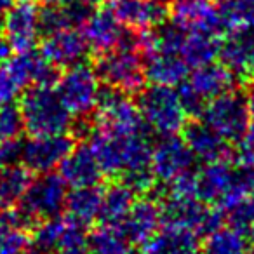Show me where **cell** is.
<instances>
[{"mask_svg": "<svg viewBox=\"0 0 254 254\" xmlns=\"http://www.w3.org/2000/svg\"><path fill=\"white\" fill-rule=\"evenodd\" d=\"M197 176V198L214 205L221 212L251 197L254 173L240 166H233L228 157L205 162Z\"/></svg>", "mask_w": 254, "mask_h": 254, "instance_id": "cell-1", "label": "cell"}, {"mask_svg": "<svg viewBox=\"0 0 254 254\" xmlns=\"http://www.w3.org/2000/svg\"><path fill=\"white\" fill-rule=\"evenodd\" d=\"M96 73L106 87L126 94H138L146 84L145 60L139 49V32L127 28L119 47L99 54Z\"/></svg>", "mask_w": 254, "mask_h": 254, "instance_id": "cell-2", "label": "cell"}, {"mask_svg": "<svg viewBox=\"0 0 254 254\" xmlns=\"http://www.w3.org/2000/svg\"><path fill=\"white\" fill-rule=\"evenodd\" d=\"M23 129L30 136L61 134L73 127V115L54 85H32L19 98Z\"/></svg>", "mask_w": 254, "mask_h": 254, "instance_id": "cell-3", "label": "cell"}, {"mask_svg": "<svg viewBox=\"0 0 254 254\" xmlns=\"http://www.w3.org/2000/svg\"><path fill=\"white\" fill-rule=\"evenodd\" d=\"M56 68L35 51H23L0 63V105H12L32 85H53Z\"/></svg>", "mask_w": 254, "mask_h": 254, "instance_id": "cell-4", "label": "cell"}, {"mask_svg": "<svg viewBox=\"0 0 254 254\" xmlns=\"http://www.w3.org/2000/svg\"><path fill=\"white\" fill-rule=\"evenodd\" d=\"M138 108L145 127L159 136H173L187 126V112L176 87L152 84L138 92Z\"/></svg>", "mask_w": 254, "mask_h": 254, "instance_id": "cell-5", "label": "cell"}, {"mask_svg": "<svg viewBox=\"0 0 254 254\" xmlns=\"http://www.w3.org/2000/svg\"><path fill=\"white\" fill-rule=\"evenodd\" d=\"M237 78L223 63H207L193 68L185 82L178 85V94L187 115H200L204 106L216 96L232 91Z\"/></svg>", "mask_w": 254, "mask_h": 254, "instance_id": "cell-6", "label": "cell"}, {"mask_svg": "<svg viewBox=\"0 0 254 254\" xmlns=\"http://www.w3.org/2000/svg\"><path fill=\"white\" fill-rule=\"evenodd\" d=\"M56 91L60 92L61 99L71 115L85 119L98 106L103 91L101 78L89 64H75V66L66 68V71L58 78Z\"/></svg>", "mask_w": 254, "mask_h": 254, "instance_id": "cell-7", "label": "cell"}, {"mask_svg": "<svg viewBox=\"0 0 254 254\" xmlns=\"http://www.w3.org/2000/svg\"><path fill=\"white\" fill-rule=\"evenodd\" d=\"M164 225H174L191 230L197 235H205L223 225V212L214 205L193 197H174L167 195L160 202Z\"/></svg>", "mask_w": 254, "mask_h": 254, "instance_id": "cell-8", "label": "cell"}, {"mask_svg": "<svg viewBox=\"0 0 254 254\" xmlns=\"http://www.w3.org/2000/svg\"><path fill=\"white\" fill-rule=\"evenodd\" d=\"M200 117L202 122L214 129L226 141H237L251 124L246 98L233 89L211 99L204 106Z\"/></svg>", "mask_w": 254, "mask_h": 254, "instance_id": "cell-9", "label": "cell"}, {"mask_svg": "<svg viewBox=\"0 0 254 254\" xmlns=\"http://www.w3.org/2000/svg\"><path fill=\"white\" fill-rule=\"evenodd\" d=\"M96 126L115 134H134L145 131L139 108L126 92L106 87L96 106Z\"/></svg>", "mask_w": 254, "mask_h": 254, "instance_id": "cell-10", "label": "cell"}, {"mask_svg": "<svg viewBox=\"0 0 254 254\" xmlns=\"http://www.w3.org/2000/svg\"><path fill=\"white\" fill-rule=\"evenodd\" d=\"M68 185L60 174L46 173L37 180H32L19 207L35 221L61 216L66 205Z\"/></svg>", "mask_w": 254, "mask_h": 254, "instance_id": "cell-11", "label": "cell"}, {"mask_svg": "<svg viewBox=\"0 0 254 254\" xmlns=\"http://www.w3.org/2000/svg\"><path fill=\"white\" fill-rule=\"evenodd\" d=\"M73 148L75 139L66 132L30 136L26 141H23L21 164L30 173H53L56 167L61 166V162Z\"/></svg>", "mask_w": 254, "mask_h": 254, "instance_id": "cell-12", "label": "cell"}, {"mask_svg": "<svg viewBox=\"0 0 254 254\" xmlns=\"http://www.w3.org/2000/svg\"><path fill=\"white\" fill-rule=\"evenodd\" d=\"M2 37L14 53L32 51L42 35L40 11L33 2L11 5L2 18Z\"/></svg>", "mask_w": 254, "mask_h": 254, "instance_id": "cell-13", "label": "cell"}, {"mask_svg": "<svg viewBox=\"0 0 254 254\" xmlns=\"http://www.w3.org/2000/svg\"><path fill=\"white\" fill-rule=\"evenodd\" d=\"M171 23L187 33H225L219 7L211 0H173Z\"/></svg>", "mask_w": 254, "mask_h": 254, "instance_id": "cell-14", "label": "cell"}, {"mask_svg": "<svg viewBox=\"0 0 254 254\" xmlns=\"http://www.w3.org/2000/svg\"><path fill=\"white\" fill-rule=\"evenodd\" d=\"M193 155L183 138L178 134L160 136V139L152 145V173L155 181L171 183L187 171H191Z\"/></svg>", "mask_w": 254, "mask_h": 254, "instance_id": "cell-15", "label": "cell"}, {"mask_svg": "<svg viewBox=\"0 0 254 254\" xmlns=\"http://www.w3.org/2000/svg\"><path fill=\"white\" fill-rule=\"evenodd\" d=\"M40 54L54 68H66L84 63L89 54V46L78 28L58 30L46 33L40 42Z\"/></svg>", "mask_w": 254, "mask_h": 254, "instance_id": "cell-16", "label": "cell"}, {"mask_svg": "<svg viewBox=\"0 0 254 254\" xmlns=\"http://www.w3.org/2000/svg\"><path fill=\"white\" fill-rule=\"evenodd\" d=\"M108 9L126 28L136 32L159 28L169 14L164 0H110Z\"/></svg>", "mask_w": 254, "mask_h": 254, "instance_id": "cell-17", "label": "cell"}, {"mask_svg": "<svg viewBox=\"0 0 254 254\" xmlns=\"http://www.w3.org/2000/svg\"><path fill=\"white\" fill-rule=\"evenodd\" d=\"M126 26L113 16L110 9L91 11V14L85 18L80 26L89 51L96 53L98 56L119 47L126 37Z\"/></svg>", "mask_w": 254, "mask_h": 254, "instance_id": "cell-18", "label": "cell"}, {"mask_svg": "<svg viewBox=\"0 0 254 254\" xmlns=\"http://www.w3.org/2000/svg\"><path fill=\"white\" fill-rule=\"evenodd\" d=\"M218 58L235 78H251L254 75V33L249 28L226 32L219 42Z\"/></svg>", "mask_w": 254, "mask_h": 254, "instance_id": "cell-19", "label": "cell"}, {"mask_svg": "<svg viewBox=\"0 0 254 254\" xmlns=\"http://www.w3.org/2000/svg\"><path fill=\"white\" fill-rule=\"evenodd\" d=\"M160 225H162L160 204H157L150 197L136 200L131 211L119 223L122 232L134 246H139V244L143 246L160 228Z\"/></svg>", "mask_w": 254, "mask_h": 254, "instance_id": "cell-20", "label": "cell"}, {"mask_svg": "<svg viewBox=\"0 0 254 254\" xmlns=\"http://www.w3.org/2000/svg\"><path fill=\"white\" fill-rule=\"evenodd\" d=\"M143 60H145L146 80L152 84L178 87L190 73L188 63L178 53L153 49L143 54Z\"/></svg>", "mask_w": 254, "mask_h": 254, "instance_id": "cell-21", "label": "cell"}, {"mask_svg": "<svg viewBox=\"0 0 254 254\" xmlns=\"http://www.w3.org/2000/svg\"><path fill=\"white\" fill-rule=\"evenodd\" d=\"M60 176L71 188L92 187L101 181V169L89 145L75 146L60 166Z\"/></svg>", "mask_w": 254, "mask_h": 254, "instance_id": "cell-22", "label": "cell"}, {"mask_svg": "<svg viewBox=\"0 0 254 254\" xmlns=\"http://www.w3.org/2000/svg\"><path fill=\"white\" fill-rule=\"evenodd\" d=\"M145 254H200V239L191 230L164 225L145 244Z\"/></svg>", "mask_w": 254, "mask_h": 254, "instance_id": "cell-23", "label": "cell"}, {"mask_svg": "<svg viewBox=\"0 0 254 254\" xmlns=\"http://www.w3.org/2000/svg\"><path fill=\"white\" fill-rule=\"evenodd\" d=\"M183 139L193 159L202 160L204 164L228 157V145H226L228 141L202 120L185 126Z\"/></svg>", "mask_w": 254, "mask_h": 254, "instance_id": "cell-24", "label": "cell"}, {"mask_svg": "<svg viewBox=\"0 0 254 254\" xmlns=\"http://www.w3.org/2000/svg\"><path fill=\"white\" fill-rule=\"evenodd\" d=\"M101 200L103 188H99L98 185L73 188L71 191H68L64 211H66L68 218L71 221L78 223L82 226H89L99 219Z\"/></svg>", "mask_w": 254, "mask_h": 254, "instance_id": "cell-25", "label": "cell"}, {"mask_svg": "<svg viewBox=\"0 0 254 254\" xmlns=\"http://www.w3.org/2000/svg\"><path fill=\"white\" fill-rule=\"evenodd\" d=\"M91 11V5L82 0H71L63 5H46V9L40 11V28L44 35L58 30L80 28Z\"/></svg>", "mask_w": 254, "mask_h": 254, "instance_id": "cell-26", "label": "cell"}, {"mask_svg": "<svg viewBox=\"0 0 254 254\" xmlns=\"http://www.w3.org/2000/svg\"><path fill=\"white\" fill-rule=\"evenodd\" d=\"M200 254H251V247L244 230L223 223L205 233V239L200 242Z\"/></svg>", "mask_w": 254, "mask_h": 254, "instance_id": "cell-27", "label": "cell"}, {"mask_svg": "<svg viewBox=\"0 0 254 254\" xmlns=\"http://www.w3.org/2000/svg\"><path fill=\"white\" fill-rule=\"evenodd\" d=\"M32 180V173L23 164L0 167V209L19 205Z\"/></svg>", "mask_w": 254, "mask_h": 254, "instance_id": "cell-28", "label": "cell"}, {"mask_svg": "<svg viewBox=\"0 0 254 254\" xmlns=\"http://www.w3.org/2000/svg\"><path fill=\"white\" fill-rule=\"evenodd\" d=\"M134 202H136V191L127 187L126 183L120 181V183L110 185L108 188L103 190L99 219H101V223L119 225L127 216V212L131 211Z\"/></svg>", "mask_w": 254, "mask_h": 254, "instance_id": "cell-29", "label": "cell"}, {"mask_svg": "<svg viewBox=\"0 0 254 254\" xmlns=\"http://www.w3.org/2000/svg\"><path fill=\"white\" fill-rule=\"evenodd\" d=\"M132 246L122 228L112 223H101L89 233L92 254H132Z\"/></svg>", "mask_w": 254, "mask_h": 254, "instance_id": "cell-30", "label": "cell"}, {"mask_svg": "<svg viewBox=\"0 0 254 254\" xmlns=\"http://www.w3.org/2000/svg\"><path fill=\"white\" fill-rule=\"evenodd\" d=\"M218 35L211 33H187L181 46V56L190 68H197L200 64H207L216 61L219 54Z\"/></svg>", "mask_w": 254, "mask_h": 254, "instance_id": "cell-31", "label": "cell"}, {"mask_svg": "<svg viewBox=\"0 0 254 254\" xmlns=\"http://www.w3.org/2000/svg\"><path fill=\"white\" fill-rule=\"evenodd\" d=\"M28 247V230L18 226L5 209H0V254H23Z\"/></svg>", "mask_w": 254, "mask_h": 254, "instance_id": "cell-32", "label": "cell"}, {"mask_svg": "<svg viewBox=\"0 0 254 254\" xmlns=\"http://www.w3.org/2000/svg\"><path fill=\"white\" fill-rule=\"evenodd\" d=\"M64 221H66V218H61V216L39 221L32 230L30 244L35 249L42 251L46 254L54 253V249L58 246V240L61 237V232H63Z\"/></svg>", "mask_w": 254, "mask_h": 254, "instance_id": "cell-33", "label": "cell"}, {"mask_svg": "<svg viewBox=\"0 0 254 254\" xmlns=\"http://www.w3.org/2000/svg\"><path fill=\"white\" fill-rule=\"evenodd\" d=\"M221 5L219 12L225 33L235 28H249L254 21V0H226Z\"/></svg>", "mask_w": 254, "mask_h": 254, "instance_id": "cell-34", "label": "cell"}, {"mask_svg": "<svg viewBox=\"0 0 254 254\" xmlns=\"http://www.w3.org/2000/svg\"><path fill=\"white\" fill-rule=\"evenodd\" d=\"M56 254H92L89 247V235L85 233V226L66 218L63 232L54 249Z\"/></svg>", "mask_w": 254, "mask_h": 254, "instance_id": "cell-35", "label": "cell"}, {"mask_svg": "<svg viewBox=\"0 0 254 254\" xmlns=\"http://www.w3.org/2000/svg\"><path fill=\"white\" fill-rule=\"evenodd\" d=\"M237 159L240 167L254 173V120H251L244 134L237 139Z\"/></svg>", "mask_w": 254, "mask_h": 254, "instance_id": "cell-36", "label": "cell"}, {"mask_svg": "<svg viewBox=\"0 0 254 254\" xmlns=\"http://www.w3.org/2000/svg\"><path fill=\"white\" fill-rule=\"evenodd\" d=\"M23 141L18 138L0 139V167L21 164Z\"/></svg>", "mask_w": 254, "mask_h": 254, "instance_id": "cell-37", "label": "cell"}, {"mask_svg": "<svg viewBox=\"0 0 254 254\" xmlns=\"http://www.w3.org/2000/svg\"><path fill=\"white\" fill-rule=\"evenodd\" d=\"M246 98V105H247V110H249V117L251 120H254V84L249 87V91H247V94L244 96Z\"/></svg>", "mask_w": 254, "mask_h": 254, "instance_id": "cell-38", "label": "cell"}, {"mask_svg": "<svg viewBox=\"0 0 254 254\" xmlns=\"http://www.w3.org/2000/svg\"><path fill=\"white\" fill-rule=\"evenodd\" d=\"M246 235H247V240H249V247H251V253H254V218H253V221L247 225V228H246Z\"/></svg>", "mask_w": 254, "mask_h": 254, "instance_id": "cell-39", "label": "cell"}, {"mask_svg": "<svg viewBox=\"0 0 254 254\" xmlns=\"http://www.w3.org/2000/svg\"><path fill=\"white\" fill-rule=\"evenodd\" d=\"M11 5H12V0H0V19L4 18Z\"/></svg>", "mask_w": 254, "mask_h": 254, "instance_id": "cell-40", "label": "cell"}, {"mask_svg": "<svg viewBox=\"0 0 254 254\" xmlns=\"http://www.w3.org/2000/svg\"><path fill=\"white\" fill-rule=\"evenodd\" d=\"M46 5H63V4H68L71 0H42Z\"/></svg>", "mask_w": 254, "mask_h": 254, "instance_id": "cell-41", "label": "cell"}, {"mask_svg": "<svg viewBox=\"0 0 254 254\" xmlns=\"http://www.w3.org/2000/svg\"><path fill=\"white\" fill-rule=\"evenodd\" d=\"M82 2H85V4H87V5H91V7H94V5L103 4L105 0H82Z\"/></svg>", "mask_w": 254, "mask_h": 254, "instance_id": "cell-42", "label": "cell"}, {"mask_svg": "<svg viewBox=\"0 0 254 254\" xmlns=\"http://www.w3.org/2000/svg\"><path fill=\"white\" fill-rule=\"evenodd\" d=\"M23 254H46V253H42V251H39V249H35V247H32V249H26Z\"/></svg>", "mask_w": 254, "mask_h": 254, "instance_id": "cell-43", "label": "cell"}, {"mask_svg": "<svg viewBox=\"0 0 254 254\" xmlns=\"http://www.w3.org/2000/svg\"><path fill=\"white\" fill-rule=\"evenodd\" d=\"M12 2H16V4H21V2H33V0H12Z\"/></svg>", "mask_w": 254, "mask_h": 254, "instance_id": "cell-44", "label": "cell"}, {"mask_svg": "<svg viewBox=\"0 0 254 254\" xmlns=\"http://www.w3.org/2000/svg\"><path fill=\"white\" fill-rule=\"evenodd\" d=\"M211 2H214V4H225L226 0H211Z\"/></svg>", "mask_w": 254, "mask_h": 254, "instance_id": "cell-45", "label": "cell"}, {"mask_svg": "<svg viewBox=\"0 0 254 254\" xmlns=\"http://www.w3.org/2000/svg\"><path fill=\"white\" fill-rule=\"evenodd\" d=\"M249 30H251V32L254 33V21H253V23H251V25H249Z\"/></svg>", "mask_w": 254, "mask_h": 254, "instance_id": "cell-46", "label": "cell"}, {"mask_svg": "<svg viewBox=\"0 0 254 254\" xmlns=\"http://www.w3.org/2000/svg\"><path fill=\"white\" fill-rule=\"evenodd\" d=\"M251 195H253V198H254V180H253V188H251Z\"/></svg>", "mask_w": 254, "mask_h": 254, "instance_id": "cell-47", "label": "cell"}, {"mask_svg": "<svg viewBox=\"0 0 254 254\" xmlns=\"http://www.w3.org/2000/svg\"><path fill=\"white\" fill-rule=\"evenodd\" d=\"M0 139H2V132H0Z\"/></svg>", "mask_w": 254, "mask_h": 254, "instance_id": "cell-48", "label": "cell"}, {"mask_svg": "<svg viewBox=\"0 0 254 254\" xmlns=\"http://www.w3.org/2000/svg\"><path fill=\"white\" fill-rule=\"evenodd\" d=\"M164 2H166V0H164Z\"/></svg>", "mask_w": 254, "mask_h": 254, "instance_id": "cell-49", "label": "cell"}]
</instances>
